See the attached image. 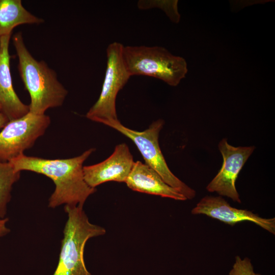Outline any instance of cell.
Masks as SVG:
<instances>
[{"mask_svg": "<svg viewBox=\"0 0 275 275\" xmlns=\"http://www.w3.org/2000/svg\"><path fill=\"white\" fill-rule=\"evenodd\" d=\"M134 162L127 145L120 144L105 160L93 165L84 166L85 180L93 188L108 181L125 182Z\"/></svg>", "mask_w": 275, "mask_h": 275, "instance_id": "obj_9", "label": "cell"}, {"mask_svg": "<svg viewBox=\"0 0 275 275\" xmlns=\"http://www.w3.org/2000/svg\"><path fill=\"white\" fill-rule=\"evenodd\" d=\"M122 56L131 76H150L176 87L188 72L183 58L173 54L161 46H123Z\"/></svg>", "mask_w": 275, "mask_h": 275, "instance_id": "obj_4", "label": "cell"}, {"mask_svg": "<svg viewBox=\"0 0 275 275\" xmlns=\"http://www.w3.org/2000/svg\"><path fill=\"white\" fill-rule=\"evenodd\" d=\"M235 259V262L229 275H261L254 271L253 264L249 258L241 259L237 256Z\"/></svg>", "mask_w": 275, "mask_h": 275, "instance_id": "obj_16", "label": "cell"}, {"mask_svg": "<svg viewBox=\"0 0 275 275\" xmlns=\"http://www.w3.org/2000/svg\"><path fill=\"white\" fill-rule=\"evenodd\" d=\"M44 19L28 11L21 0H0V38L11 34L13 30L24 24H40Z\"/></svg>", "mask_w": 275, "mask_h": 275, "instance_id": "obj_13", "label": "cell"}, {"mask_svg": "<svg viewBox=\"0 0 275 275\" xmlns=\"http://www.w3.org/2000/svg\"><path fill=\"white\" fill-rule=\"evenodd\" d=\"M193 214H203L234 226L243 221L255 223L270 233L275 234V218H264L245 209L232 207L221 196H205L191 210Z\"/></svg>", "mask_w": 275, "mask_h": 275, "instance_id": "obj_10", "label": "cell"}, {"mask_svg": "<svg viewBox=\"0 0 275 275\" xmlns=\"http://www.w3.org/2000/svg\"><path fill=\"white\" fill-rule=\"evenodd\" d=\"M64 210L68 218L58 264L53 275H92L85 265V246L90 238L105 234L106 230L92 224L83 207L65 205Z\"/></svg>", "mask_w": 275, "mask_h": 275, "instance_id": "obj_3", "label": "cell"}, {"mask_svg": "<svg viewBox=\"0 0 275 275\" xmlns=\"http://www.w3.org/2000/svg\"><path fill=\"white\" fill-rule=\"evenodd\" d=\"M218 147L223 158L222 166L206 189L209 192H216L220 196L227 197L234 202L241 203L235 183L239 172L255 147H234L230 145L225 138L219 142Z\"/></svg>", "mask_w": 275, "mask_h": 275, "instance_id": "obj_8", "label": "cell"}, {"mask_svg": "<svg viewBox=\"0 0 275 275\" xmlns=\"http://www.w3.org/2000/svg\"><path fill=\"white\" fill-rule=\"evenodd\" d=\"M12 42L18 59L19 73L31 98L30 112L43 115L48 108L62 105L68 91L58 80L56 72L44 61L33 57L21 32L13 35Z\"/></svg>", "mask_w": 275, "mask_h": 275, "instance_id": "obj_2", "label": "cell"}, {"mask_svg": "<svg viewBox=\"0 0 275 275\" xmlns=\"http://www.w3.org/2000/svg\"><path fill=\"white\" fill-rule=\"evenodd\" d=\"M95 150L90 148L79 156L66 159H44L22 154L9 162L17 172L29 171L52 179L55 189L49 199V207L62 204L83 207L96 191L86 183L83 173L84 162Z\"/></svg>", "mask_w": 275, "mask_h": 275, "instance_id": "obj_1", "label": "cell"}, {"mask_svg": "<svg viewBox=\"0 0 275 275\" xmlns=\"http://www.w3.org/2000/svg\"><path fill=\"white\" fill-rule=\"evenodd\" d=\"M20 176V172L16 171L9 162L0 160V218L6 217L12 186Z\"/></svg>", "mask_w": 275, "mask_h": 275, "instance_id": "obj_14", "label": "cell"}, {"mask_svg": "<svg viewBox=\"0 0 275 275\" xmlns=\"http://www.w3.org/2000/svg\"><path fill=\"white\" fill-rule=\"evenodd\" d=\"M123 46L114 42L107 46L106 68L101 93L86 115L88 119L105 125L119 120L116 107L117 96L131 77L123 59Z\"/></svg>", "mask_w": 275, "mask_h": 275, "instance_id": "obj_6", "label": "cell"}, {"mask_svg": "<svg viewBox=\"0 0 275 275\" xmlns=\"http://www.w3.org/2000/svg\"><path fill=\"white\" fill-rule=\"evenodd\" d=\"M125 183L134 191L178 201L187 200L179 190L167 184L155 171L139 160L134 161Z\"/></svg>", "mask_w": 275, "mask_h": 275, "instance_id": "obj_12", "label": "cell"}, {"mask_svg": "<svg viewBox=\"0 0 275 275\" xmlns=\"http://www.w3.org/2000/svg\"><path fill=\"white\" fill-rule=\"evenodd\" d=\"M164 124L163 120L158 119L142 131L128 128L119 120L108 123L106 125L130 139L140 151L145 164L155 171L167 184L179 190L187 199L191 200L196 196V191L171 172L160 150L158 138Z\"/></svg>", "mask_w": 275, "mask_h": 275, "instance_id": "obj_5", "label": "cell"}, {"mask_svg": "<svg viewBox=\"0 0 275 275\" xmlns=\"http://www.w3.org/2000/svg\"><path fill=\"white\" fill-rule=\"evenodd\" d=\"M8 221L9 219L7 217L0 218V237L6 235L10 232V230L7 226Z\"/></svg>", "mask_w": 275, "mask_h": 275, "instance_id": "obj_17", "label": "cell"}, {"mask_svg": "<svg viewBox=\"0 0 275 275\" xmlns=\"http://www.w3.org/2000/svg\"><path fill=\"white\" fill-rule=\"evenodd\" d=\"M11 34L0 38V109L9 121L18 119L30 112L14 89L10 70L9 47Z\"/></svg>", "mask_w": 275, "mask_h": 275, "instance_id": "obj_11", "label": "cell"}, {"mask_svg": "<svg viewBox=\"0 0 275 275\" xmlns=\"http://www.w3.org/2000/svg\"><path fill=\"white\" fill-rule=\"evenodd\" d=\"M7 118L2 113L0 112V130L8 122Z\"/></svg>", "mask_w": 275, "mask_h": 275, "instance_id": "obj_18", "label": "cell"}, {"mask_svg": "<svg viewBox=\"0 0 275 275\" xmlns=\"http://www.w3.org/2000/svg\"><path fill=\"white\" fill-rule=\"evenodd\" d=\"M0 112H1V109H0Z\"/></svg>", "mask_w": 275, "mask_h": 275, "instance_id": "obj_19", "label": "cell"}, {"mask_svg": "<svg viewBox=\"0 0 275 275\" xmlns=\"http://www.w3.org/2000/svg\"><path fill=\"white\" fill-rule=\"evenodd\" d=\"M177 2L141 0L138 3V7L142 10L159 8L166 12L172 21L178 22L180 19V15L177 9Z\"/></svg>", "mask_w": 275, "mask_h": 275, "instance_id": "obj_15", "label": "cell"}, {"mask_svg": "<svg viewBox=\"0 0 275 275\" xmlns=\"http://www.w3.org/2000/svg\"><path fill=\"white\" fill-rule=\"evenodd\" d=\"M50 119L29 112L8 122L0 130V160L10 161L23 154L45 132Z\"/></svg>", "mask_w": 275, "mask_h": 275, "instance_id": "obj_7", "label": "cell"}]
</instances>
